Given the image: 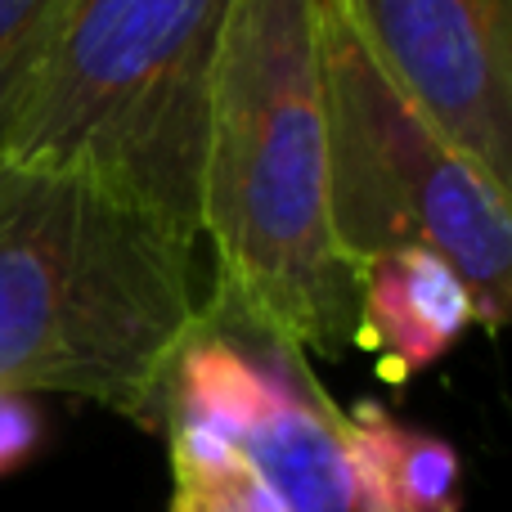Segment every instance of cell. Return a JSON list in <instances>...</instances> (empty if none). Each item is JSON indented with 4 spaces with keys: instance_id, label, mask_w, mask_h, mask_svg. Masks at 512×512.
Wrapping results in <instances>:
<instances>
[{
    "instance_id": "cell-4",
    "label": "cell",
    "mask_w": 512,
    "mask_h": 512,
    "mask_svg": "<svg viewBox=\"0 0 512 512\" xmlns=\"http://www.w3.org/2000/svg\"><path fill=\"white\" fill-rule=\"evenodd\" d=\"M328 122V212L364 261L427 248L459 270L486 333L512 310V194L396 86L342 0H315Z\"/></svg>"
},
{
    "instance_id": "cell-5",
    "label": "cell",
    "mask_w": 512,
    "mask_h": 512,
    "mask_svg": "<svg viewBox=\"0 0 512 512\" xmlns=\"http://www.w3.org/2000/svg\"><path fill=\"white\" fill-rule=\"evenodd\" d=\"M162 423L225 441L288 512H364L346 414L310 355L216 279L162 378Z\"/></svg>"
},
{
    "instance_id": "cell-1",
    "label": "cell",
    "mask_w": 512,
    "mask_h": 512,
    "mask_svg": "<svg viewBox=\"0 0 512 512\" xmlns=\"http://www.w3.org/2000/svg\"><path fill=\"white\" fill-rule=\"evenodd\" d=\"M198 306V234L95 180L0 167V391L95 400L153 432Z\"/></svg>"
},
{
    "instance_id": "cell-8",
    "label": "cell",
    "mask_w": 512,
    "mask_h": 512,
    "mask_svg": "<svg viewBox=\"0 0 512 512\" xmlns=\"http://www.w3.org/2000/svg\"><path fill=\"white\" fill-rule=\"evenodd\" d=\"M364 512H459L463 468L450 441L405 427L364 400L346 414Z\"/></svg>"
},
{
    "instance_id": "cell-10",
    "label": "cell",
    "mask_w": 512,
    "mask_h": 512,
    "mask_svg": "<svg viewBox=\"0 0 512 512\" xmlns=\"http://www.w3.org/2000/svg\"><path fill=\"white\" fill-rule=\"evenodd\" d=\"M68 0H0V144Z\"/></svg>"
},
{
    "instance_id": "cell-7",
    "label": "cell",
    "mask_w": 512,
    "mask_h": 512,
    "mask_svg": "<svg viewBox=\"0 0 512 512\" xmlns=\"http://www.w3.org/2000/svg\"><path fill=\"white\" fill-rule=\"evenodd\" d=\"M477 319L468 283L445 256L400 248L364 261L360 279V346L382 355L391 382L432 369Z\"/></svg>"
},
{
    "instance_id": "cell-11",
    "label": "cell",
    "mask_w": 512,
    "mask_h": 512,
    "mask_svg": "<svg viewBox=\"0 0 512 512\" xmlns=\"http://www.w3.org/2000/svg\"><path fill=\"white\" fill-rule=\"evenodd\" d=\"M41 436H45V418L36 409V400L0 391V477L23 468L41 450Z\"/></svg>"
},
{
    "instance_id": "cell-9",
    "label": "cell",
    "mask_w": 512,
    "mask_h": 512,
    "mask_svg": "<svg viewBox=\"0 0 512 512\" xmlns=\"http://www.w3.org/2000/svg\"><path fill=\"white\" fill-rule=\"evenodd\" d=\"M171 450V512H288L225 441L185 423H162Z\"/></svg>"
},
{
    "instance_id": "cell-3",
    "label": "cell",
    "mask_w": 512,
    "mask_h": 512,
    "mask_svg": "<svg viewBox=\"0 0 512 512\" xmlns=\"http://www.w3.org/2000/svg\"><path fill=\"white\" fill-rule=\"evenodd\" d=\"M234 0H68L0 167L81 176L198 234L207 99Z\"/></svg>"
},
{
    "instance_id": "cell-2",
    "label": "cell",
    "mask_w": 512,
    "mask_h": 512,
    "mask_svg": "<svg viewBox=\"0 0 512 512\" xmlns=\"http://www.w3.org/2000/svg\"><path fill=\"white\" fill-rule=\"evenodd\" d=\"M198 239L216 283L301 351L360 346L364 270L328 212L315 0H234L207 99Z\"/></svg>"
},
{
    "instance_id": "cell-6",
    "label": "cell",
    "mask_w": 512,
    "mask_h": 512,
    "mask_svg": "<svg viewBox=\"0 0 512 512\" xmlns=\"http://www.w3.org/2000/svg\"><path fill=\"white\" fill-rule=\"evenodd\" d=\"M396 86L512 194V0H342Z\"/></svg>"
}]
</instances>
